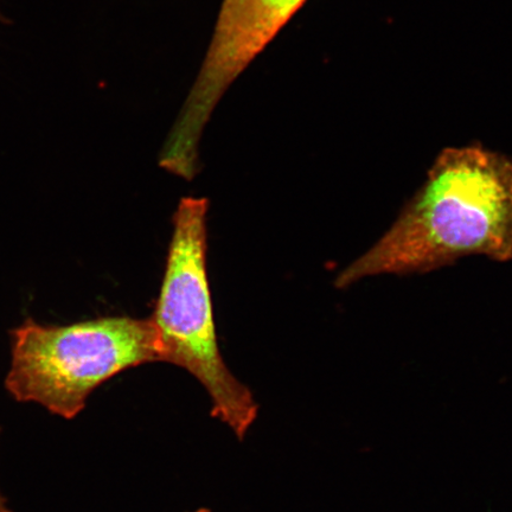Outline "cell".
<instances>
[{
  "label": "cell",
  "instance_id": "277c9868",
  "mask_svg": "<svg viewBox=\"0 0 512 512\" xmlns=\"http://www.w3.org/2000/svg\"><path fill=\"white\" fill-rule=\"evenodd\" d=\"M258 2L272 6V8L291 9L298 8L305 0H258Z\"/></svg>",
  "mask_w": 512,
  "mask_h": 512
},
{
  "label": "cell",
  "instance_id": "5b68a950",
  "mask_svg": "<svg viewBox=\"0 0 512 512\" xmlns=\"http://www.w3.org/2000/svg\"><path fill=\"white\" fill-rule=\"evenodd\" d=\"M0 512H14L10 507L9 499L4 496L2 491H0Z\"/></svg>",
  "mask_w": 512,
  "mask_h": 512
},
{
  "label": "cell",
  "instance_id": "6da1fadb",
  "mask_svg": "<svg viewBox=\"0 0 512 512\" xmlns=\"http://www.w3.org/2000/svg\"><path fill=\"white\" fill-rule=\"evenodd\" d=\"M473 255L512 260V160L467 146L440 153L392 227L335 285L427 273Z\"/></svg>",
  "mask_w": 512,
  "mask_h": 512
},
{
  "label": "cell",
  "instance_id": "7a4b0ae2",
  "mask_svg": "<svg viewBox=\"0 0 512 512\" xmlns=\"http://www.w3.org/2000/svg\"><path fill=\"white\" fill-rule=\"evenodd\" d=\"M207 214L206 198L179 202L162 290L150 320L162 362L189 371L207 390L215 418L242 440L258 418L259 406L228 369L217 343L207 274Z\"/></svg>",
  "mask_w": 512,
  "mask_h": 512
},
{
  "label": "cell",
  "instance_id": "3957f363",
  "mask_svg": "<svg viewBox=\"0 0 512 512\" xmlns=\"http://www.w3.org/2000/svg\"><path fill=\"white\" fill-rule=\"evenodd\" d=\"M151 362H162V355L150 319L106 317L66 326L28 319L12 331L5 386L18 402L72 420L102 383Z\"/></svg>",
  "mask_w": 512,
  "mask_h": 512
},
{
  "label": "cell",
  "instance_id": "8992f818",
  "mask_svg": "<svg viewBox=\"0 0 512 512\" xmlns=\"http://www.w3.org/2000/svg\"><path fill=\"white\" fill-rule=\"evenodd\" d=\"M192 512H210V511L207 510V509H197V510L192 511Z\"/></svg>",
  "mask_w": 512,
  "mask_h": 512
}]
</instances>
